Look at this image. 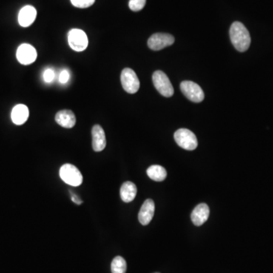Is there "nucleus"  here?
I'll list each match as a JSON object with an SVG mask.
<instances>
[{
  "label": "nucleus",
  "mask_w": 273,
  "mask_h": 273,
  "mask_svg": "<svg viewBox=\"0 0 273 273\" xmlns=\"http://www.w3.org/2000/svg\"><path fill=\"white\" fill-rule=\"evenodd\" d=\"M230 39L233 46L239 52H245L251 45L249 32L242 23L235 21L231 24L229 31Z\"/></svg>",
  "instance_id": "1"
},
{
  "label": "nucleus",
  "mask_w": 273,
  "mask_h": 273,
  "mask_svg": "<svg viewBox=\"0 0 273 273\" xmlns=\"http://www.w3.org/2000/svg\"><path fill=\"white\" fill-rule=\"evenodd\" d=\"M174 138L178 146L187 150H194L198 145L197 137L188 129H178L177 132H175Z\"/></svg>",
  "instance_id": "4"
},
{
  "label": "nucleus",
  "mask_w": 273,
  "mask_h": 273,
  "mask_svg": "<svg viewBox=\"0 0 273 273\" xmlns=\"http://www.w3.org/2000/svg\"><path fill=\"white\" fill-rule=\"evenodd\" d=\"M70 78V74L68 71L64 70L60 73L59 81L62 84H66Z\"/></svg>",
  "instance_id": "22"
},
{
  "label": "nucleus",
  "mask_w": 273,
  "mask_h": 273,
  "mask_svg": "<svg viewBox=\"0 0 273 273\" xmlns=\"http://www.w3.org/2000/svg\"><path fill=\"white\" fill-rule=\"evenodd\" d=\"M71 192V197H72V200L74 202V203H76V204L80 205L81 204V203H83L82 200H81V199L79 198V197H77L76 195H75L74 193H72V191H70Z\"/></svg>",
  "instance_id": "23"
},
{
  "label": "nucleus",
  "mask_w": 273,
  "mask_h": 273,
  "mask_svg": "<svg viewBox=\"0 0 273 273\" xmlns=\"http://www.w3.org/2000/svg\"><path fill=\"white\" fill-rule=\"evenodd\" d=\"M16 57L21 64L27 66L35 62L38 52L36 49L30 44H21L17 49Z\"/></svg>",
  "instance_id": "9"
},
{
  "label": "nucleus",
  "mask_w": 273,
  "mask_h": 273,
  "mask_svg": "<svg viewBox=\"0 0 273 273\" xmlns=\"http://www.w3.org/2000/svg\"><path fill=\"white\" fill-rule=\"evenodd\" d=\"M180 88L184 95L194 103H200L204 100V93L201 87L193 81H183Z\"/></svg>",
  "instance_id": "6"
},
{
  "label": "nucleus",
  "mask_w": 273,
  "mask_h": 273,
  "mask_svg": "<svg viewBox=\"0 0 273 273\" xmlns=\"http://www.w3.org/2000/svg\"><path fill=\"white\" fill-rule=\"evenodd\" d=\"M137 187L133 182L126 181L122 185L120 196L122 200L126 203H130L137 195Z\"/></svg>",
  "instance_id": "16"
},
{
  "label": "nucleus",
  "mask_w": 273,
  "mask_h": 273,
  "mask_svg": "<svg viewBox=\"0 0 273 273\" xmlns=\"http://www.w3.org/2000/svg\"><path fill=\"white\" fill-rule=\"evenodd\" d=\"M37 18V10L32 6H26L20 10L18 14V23L24 27L33 24Z\"/></svg>",
  "instance_id": "13"
},
{
  "label": "nucleus",
  "mask_w": 273,
  "mask_h": 273,
  "mask_svg": "<svg viewBox=\"0 0 273 273\" xmlns=\"http://www.w3.org/2000/svg\"><path fill=\"white\" fill-rule=\"evenodd\" d=\"M69 44L73 50L81 52L85 50L88 46V39L85 32L80 29H72L69 32Z\"/></svg>",
  "instance_id": "7"
},
{
  "label": "nucleus",
  "mask_w": 273,
  "mask_h": 273,
  "mask_svg": "<svg viewBox=\"0 0 273 273\" xmlns=\"http://www.w3.org/2000/svg\"><path fill=\"white\" fill-rule=\"evenodd\" d=\"M121 82L123 88L129 94H135L140 88L138 77L132 69L126 68L121 74Z\"/></svg>",
  "instance_id": "5"
},
{
  "label": "nucleus",
  "mask_w": 273,
  "mask_h": 273,
  "mask_svg": "<svg viewBox=\"0 0 273 273\" xmlns=\"http://www.w3.org/2000/svg\"><path fill=\"white\" fill-rule=\"evenodd\" d=\"M153 82L156 89L163 97H171L173 96V86L171 84L169 78L164 72L162 71H157L154 72L153 75Z\"/></svg>",
  "instance_id": "3"
},
{
  "label": "nucleus",
  "mask_w": 273,
  "mask_h": 273,
  "mask_svg": "<svg viewBox=\"0 0 273 273\" xmlns=\"http://www.w3.org/2000/svg\"><path fill=\"white\" fill-rule=\"evenodd\" d=\"M146 174L149 178L158 182L164 181L167 176L166 169L160 165L149 166L146 170Z\"/></svg>",
  "instance_id": "17"
},
{
  "label": "nucleus",
  "mask_w": 273,
  "mask_h": 273,
  "mask_svg": "<svg viewBox=\"0 0 273 273\" xmlns=\"http://www.w3.org/2000/svg\"><path fill=\"white\" fill-rule=\"evenodd\" d=\"M209 216V206L206 203H200L192 211L191 216V221L196 226H200L207 221Z\"/></svg>",
  "instance_id": "11"
},
{
  "label": "nucleus",
  "mask_w": 273,
  "mask_h": 273,
  "mask_svg": "<svg viewBox=\"0 0 273 273\" xmlns=\"http://www.w3.org/2000/svg\"><path fill=\"white\" fill-rule=\"evenodd\" d=\"M175 38L169 34L157 33L153 35L148 40L147 45L152 50L158 51L172 45Z\"/></svg>",
  "instance_id": "8"
},
{
  "label": "nucleus",
  "mask_w": 273,
  "mask_h": 273,
  "mask_svg": "<svg viewBox=\"0 0 273 273\" xmlns=\"http://www.w3.org/2000/svg\"><path fill=\"white\" fill-rule=\"evenodd\" d=\"M55 119L60 126L66 129H72L76 124L75 114L69 109H64L57 112Z\"/></svg>",
  "instance_id": "14"
},
{
  "label": "nucleus",
  "mask_w": 273,
  "mask_h": 273,
  "mask_svg": "<svg viewBox=\"0 0 273 273\" xmlns=\"http://www.w3.org/2000/svg\"><path fill=\"white\" fill-rule=\"evenodd\" d=\"M92 146L95 152L103 151L106 146L104 130L99 125H96L92 129Z\"/></svg>",
  "instance_id": "12"
},
{
  "label": "nucleus",
  "mask_w": 273,
  "mask_h": 273,
  "mask_svg": "<svg viewBox=\"0 0 273 273\" xmlns=\"http://www.w3.org/2000/svg\"><path fill=\"white\" fill-rule=\"evenodd\" d=\"M127 270V263L123 257L118 256L113 259L111 263L112 273H126Z\"/></svg>",
  "instance_id": "18"
},
{
  "label": "nucleus",
  "mask_w": 273,
  "mask_h": 273,
  "mask_svg": "<svg viewBox=\"0 0 273 273\" xmlns=\"http://www.w3.org/2000/svg\"><path fill=\"white\" fill-rule=\"evenodd\" d=\"M12 122L17 126H21L26 123L29 117L28 108L25 105L18 104L12 111Z\"/></svg>",
  "instance_id": "15"
},
{
  "label": "nucleus",
  "mask_w": 273,
  "mask_h": 273,
  "mask_svg": "<svg viewBox=\"0 0 273 273\" xmlns=\"http://www.w3.org/2000/svg\"><path fill=\"white\" fill-rule=\"evenodd\" d=\"M156 273H158V272H156Z\"/></svg>",
  "instance_id": "24"
},
{
  "label": "nucleus",
  "mask_w": 273,
  "mask_h": 273,
  "mask_svg": "<svg viewBox=\"0 0 273 273\" xmlns=\"http://www.w3.org/2000/svg\"><path fill=\"white\" fill-rule=\"evenodd\" d=\"M55 78V72L52 69H46L44 73V79L46 83H51Z\"/></svg>",
  "instance_id": "21"
},
{
  "label": "nucleus",
  "mask_w": 273,
  "mask_h": 273,
  "mask_svg": "<svg viewBox=\"0 0 273 273\" xmlns=\"http://www.w3.org/2000/svg\"><path fill=\"white\" fill-rule=\"evenodd\" d=\"M71 3L75 7L86 9L92 6L95 3V0H71Z\"/></svg>",
  "instance_id": "20"
},
{
  "label": "nucleus",
  "mask_w": 273,
  "mask_h": 273,
  "mask_svg": "<svg viewBox=\"0 0 273 273\" xmlns=\"http://www.w3.org/2000/svg\"><path fill=\"white\" fill-rule=\"evenodd\" d=\"M154 212H155V203L154 200L151 199L145 200L138 214V220L140 224L147 226L154 217Z\"/></svg>",
  "instance_id": "10"
},
{
  "label": "nucleus",
  "mask_w": 273,
  "mask_h": 273,
  "mask_svg": "<svg viewBox=\"0 0 273 273\" xmlns=\"http://www.w3.org/2000/svg\"><path fill=\"white\" fill-rule=\"evenodd\" d=\"M146 0H130L129 8L133 12H139L142 10L146 5Z\"/></svg>",
  "instance_id": "19"
},
{
  "label": "nucleus",
  "mask_w": 273,
  "mask_h": 273,
  "mask_svg": "<svg viewBox=\"0 0 273 273\" xmlns=\"http://www.w3.org/2000/svg\"><path fill=\"white\" fill-rule=\"evenodd\" d=\"M60 178L65 183L72 186H79L82 184L83 176L79 169L74 165L64 164L59 170Z\"/></svg>",
  "instance_id": "2"
}]
</instances>
